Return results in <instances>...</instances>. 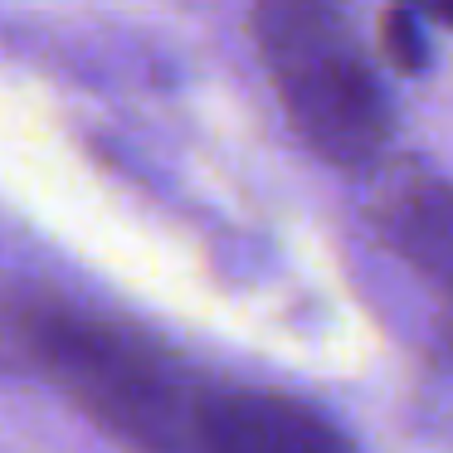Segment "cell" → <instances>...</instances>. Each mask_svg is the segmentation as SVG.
<instances>
[{
	"label": "cell",
	"instance_id": "1",
	"mask_svg": "<svg viewBox=\"0 0 453 453\" xmlns=\"http://www.w3.org/2000/svg\"><path fill=\"white\" fill-rule=\"evenodd\" d=\"M15 336L30 346L35 365L112 439L137 453H196L200 410L215 380L196 375L151 332L35 303L15 317Z\"/></svg>",
	"mask_w": 453,
	"mask_h": 453
},
{
	"label": "cell",
	"instance_id": "2",
	"mask_svg": "<svg viewBox=\"0 0 453 453\" xmlns=\"http://www.w3.org/2000/svg\"><path fill=\"white\" fill-rule=\"evenodd\" d=\"M254 40L297 137L356 176L380 166L395 122L346 0H254Z\"/></svg>",
	"mask_w": 453,
	"mask_h": 453
},
{
	"label": "cell",
	"instance_id": "3",
	"mask_svg": "<svg viewBox=\"0 0 453 453\" xmlns=\"http://www.w3.org/2000/svg\"><path fill=\"white\" fill-rule=\"evenodd\" d=\"M361 210L371 229L434 288L453 297V180L419 161H390L365 171Z\"/></svg>",
	"mask_w": 453,
	"mask_h": 453
},
{
	"label": "cell",
	"instance_id": "4",
	"mask_svg": "<svg viewBox=\"0 0 453 453\" xmlns=\"http://www.w3.org/2000/svg\"><path fill=\"white\" fill-rule=\"evenodd\" d=\"M196 453H361L322 410L283 390L210 385Z\"/></svg>",
	"mask_w": 453,
	"mask_h": 453
},
{
	"label": "cell",
	"instance_id": "5",
	"mask_svg": "<svg viewBox=\"0 0 453 453\" xmlns=\"http://www.w3.org/2000/svg\"><path fill=\"white\" fill-rule=\"evenodd\" d=\"M429 20L414 11V0H395L385 11V54L400 73H419L429 64V40H424Z\"/></svg>",
	"mask_w": 453,
	"mask_h": 453
},
{
	"label": "cell",
	"instance_id": "6",
	"mask_svg": "<svg viewBox=\"0 0 453 453\" xmlns=\"http://www.w3.org/2000/svg\"><path fill=\"white\" fill-rule=\"evenodd\" d=\"M414 11H419L429 25H449L453 30V0H414Z\"/></svg>",
	"mask_w": 453,
	"mask_h": 453
}]
</instances>
